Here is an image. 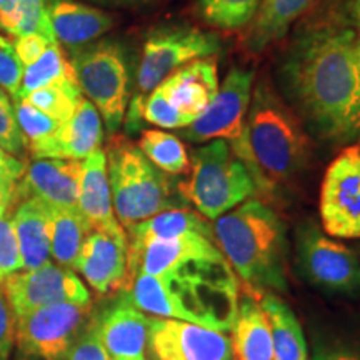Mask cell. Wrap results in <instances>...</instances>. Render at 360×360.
Masks as SVG:
<instances>
[{
	"instance_id": "obj_1",
	"label": "cell",
	"mask_w": 360,
	"mask_h": 360,
	"mask_svg": "<svg viewBox=\"0 0 360 360\" xmlns=\"http://www.w3.org/2000/svg\"><path fill=\"white\" fill-rule=\"evenodd\" d=\"M125 292L154 317L229 332L238 310V282L214 238L202 233L152 240L127 250Z\"/></svg>"
},
{
	"instance_id": "obj_2",
	"label": "cell",
	"mask_w": 360,
	"mask_h": 360,
	"mask_svg": "<svg viewBox=\"0 0 360 360\" xmlns=\"http://www.w3.org/2000/svg\"><path fill=\"white\" fill-rule=\"evenodd\" d=\"M278 80L315 134L334 142L360 137V40L345 22L305 24L283 53Z\"/></svg>"
},
{
	"instance_id": "obj_3",
	"label": "cell",
	"mask_w": 360,
	"mask_h": 360,
	"mask_svg": "<svg viewBox=\"0 0 360 360\" xmlns=\"http://www.w3.org/2000/svg\"><path fill=\"white\" fill-rule=\"evenodd\" d=\"M215 245L250 297L287 290V238L281 217L262 200L242 202L212 225Z\"/></svg>"
},
{
	"instance_id": "obj_4",
	"label": "cell",
	"mask_w": 360,
	"mask_h": 360,
	"mask_svg": "<svg viewBox=\"0 0 360 360\" xmlns=\"http://www.w3.org/2000/svg\"><path fill=\"white\" fill-rule=\"evenodd\" d=\"M245 135L254 164L252 179L260 191L289 182L307 165L310 139L302 120L269 80H260L252 90Z\"/></svg>"
},
{
	"instance_id": "obj_5",
	"label": "cell",
	"mask_w": 360,
	"mask_h": 360,
	"mask_svg": "<svg viewBox=\"0 0 360 360\" xmlns=\"http://www.w3.org/2000/svg\"><path fill=\"white\" fill-rule=\"evenodd\" d=\"M105 159L114 212L124 229L165 210L188 207L179 184L175 187L165 172L127 139H112Z\"/></svg>"
},
{
	"instance_id": "obj_6",
	"label": "cell",
	"mask_w": 360,
	"mask_h": 360,
	"mask_svg": "<svg viewBox=\"0 0 360 360\" xmlns=\"http://www.w3.org/2000/svg\"><path fill=\"white\" fill-rule=\"evenodd\" d=\"M222 44L217 34L191 25H164L152 30L143 42L135 90L125 114L124 125L129 134L142 127L141 109L148 94L167 80L174 72L197 58L214 57Z\"/></svg>"
},
{
	"instance_id": "obj_7",
	"label": "cell",
	"mask_w": 360,
	"mask_h": 360,
	"mask_svg": "<svg viewBox=\"0 0 360 360\" xmlns=\"http://www.w3.org/2000/svg\"><path fill=\"white\" fill-rule=\"evenodd\" d=\"M249 170L232 152L229 142L210 141L191 157V177L179 184L184 200L207 220H215L255 193Z\"/></svg>"
},
{
	"instance_id": "obj_8",
	"label": "cell",
	"mask_w": 360,
	"mask_h": 360,
	"mask_svg": "<svg viewBox=\"0 0 360 360\" xmlns=\"http://www.w3.org/2000/svg\"><path fill=\"white\" fill-rule=\"evenodd\" d=\"M82 96L96 105L110 134L122 127L132 96V70L122 42L98 39L70 56Z\"/></svg>"
},
{
	"instance_id": "obj_9",
	"label": "cell",
	"mask_w": 360,
	"mask_h": 360,
	"mask_svg": "<svg viewBox=\"0 0 360 360\" xmlns=\"http://www.w3.org/2000/svg\"><path fill=\"white\" fill-rule=\"evenodd\" d=\"M92 304H53L15 317V342L22 354L42 360L67 357L87 327Z\"/></svg>"
},
{
	"instance_id": "obj_10",
	"label": "cell",
	"mask_w": 360,
	"mask_h": 360,
	"mask_svg": "<svg viewBox=\"0 0 360 360\" xmlns=\"http://www.w3.org/2000/svg\"><path fill=\"white\" fill-rule=\"evenodd\" d=\"M321 220L330 237L360 238V146H349L330 162L319 200Z\"/></svg>"
},
{
	"instance_id": "obj_11",
	"label": "cell",
	"mask_w": 360,
	"mask_h": 360,
	"mask_svg": "<svg viewBox=\"0 0 360 360\" xmlns=\"http://www.w3.org/2000/svg\"><path fill=\"white\" fill-rule=\"evenodd\" d=\"M252 85H254V70L232 69L219 85L217 94L204 112L187 127L180 129V135L193 143L219 141V139L232 143L244 137Z\"/></svg>"
},
{
	"instance_id": "obj_12",
	"label": "cell",
	"mask_w": 360,
	"mask_h": 360,
	"mask_svg": "<svg viewBox=\"0 0 360 360\" xmlns=\"http://www.w3.org/2000/svg\"><path fill=\"white\" fill-rule=\"evenodd\" d=\"M15 317L53 304H90L85 283L72 269L53 262L34 270H20L0 281Z\"/></svg>"
},
{
	"instance_id": "obj_13",
	"label": "cell",
	"mask_w": 360,
	"mask_h": 360,
	"mask_svg": "<svg viewBox=\"0 0 360 360\" xmlns=\"http://www.w3.org/2000/svg\"><path fill=\"white\" fill-rule=\"evenodd\" d=\"M146 350L148 360H233L225 332L162 317L150 319Z\"/></svg>"
},
{
	"instance_id": "obj_14",
	"label": "cell",
	"mask_w": 360,
	"mask_h": 360,
	"mask_svg": "<svg viewBox=\"0 0 360 360\" xmlns=\"http://www.w3.org/2000/svg\"><path fill=\"white\" fill-rule=\"evenodd\" d=\"M299 259L304 274L315 285L334 292L360 290V260L347 245L332 240L319 231L309 227L300 236Z\"/></svg>"
},
{
	"instance_id": "obj_15",
	"label": "cell",
	"mask_w": 360,
	"mask_h": 360,
	"mask_svg": "<svg viewBox=\"0 0 360 360\" xmlns=\"http://www.w3.org/2000/svg\"><path fill=\"white\" fill-rule=\"evenodd\" d=\"M82 160L34 159L15 184L13 205L24 199H39L49 207L79 210V184Z\"/></svg>"
},
{
	"instance_id": "obj_16",
	"label": "cell",
	"mask_w": 360,
	"mask_h": 360,
	"mask_svg": "<svg viewBox=\"0 0 360 360\" xmlns=\"http://www.w3.org/2000/svg\"><path fill=\"white\" fill-rule=\"evenodd\" d=\"M129 244L125 238L90 231L85 238L74 270L101 295L125 290L129 278Z\"/></svg>"
},
{
	"instance_id": "obj_17",
	"label": "cell",
	"mask_w": 360,
	"mask_h": 360,
	"mask_svg": "<svg viewBox=\"0 0 360 360\" xmlns=\"http://www.w3.org/2000/svg\"><path fill=\"white\" fill-rule=\"evenodd\" d=\"M103 141V122L92 102L80 98L77 109L69 120L58 125L56 134L29 147L34 159L84 160L101 148Z\"/></svg>"
},
{
	"instance_id": "obj_18",
	"label": "cell",
	"mask_w": 360,
	"mask_h": 360,
	"mask_svg": "<svg viewBox=\"0 0 360 360\" xmlns=\"http://www.w3.org/2000/svg\"><path fill=\"white\" fill-rule=\"evenodd\" d=\"M94 322L112 360L146 359L150 317L135 307L127 292Z\"/></svg>"
},
{
	"instance_id": "obj_19",
	"label": "cell",
	"mask_w": 360,
	"mask_h": 360,
	"mask_svg": "<svg viewBox=\"0 0 360 360\" xmlns=\"http://www.w3.org/2000/svg\"><path fill=\"white\" fill-rule=\"evenodd\" d=\"M47 11L53 35L69 56L103 37L115 25L110 13L82 0H49Z\"/></svg>"
},
{
	"instance_id": "obj_20",
	"label": "cell",
	"mask_w": 360,
	"mask_h": 360,
	"mask_svg": "<svg viewBox=\"0 0 360 360\" xmlns=\"http://www.w3.org/2000/svg\"><path fill=\"white\" fill-rule=\"evenodd\" d=\"M79 212L92 231L125 238L127 232L115 217L114 204L107 174L105 152L97 148L82 160V174L79 184Z\"/></svg>"
},
{
	"instance_id": "obj_21",
	"label": "cell",
	"mask_w": 360,
	"mask_h": 360,
	"mask_svg": "<svg viewBox=\"0 0 360 360\" xmlns=\"http://www.w3.org/2000/svg\"><path fill=\"white\" fill-rule=\"evenodd\" d=\"M160 85L180 109L195 120L219 90L220 84L215 56L197 58L191 64L184 65Z\"/></svg>"
},
{
	"instance_id": "obj_22",
	"label": "cell",
	"mask_w": 360,
	"mask_h": 360,
	"mask_svg": "<svg viewBox=\"0 0 360 360\" xmlns=\"http://www.w3.org/2000/svg\"><path fill=\"white\" fill-rule=\"evenodd\" d=\"M13 227L19 240L24 270H34L51 262L49 205L39 199H24L12 210Z\"/></svg>"
},
{
	"instance_id": "obj_23",
	"label": "cell",
	"mask_w": 360,
	"mask_h": 360,
	"mask_svg": "<svg viewBox=\"0 0 360 360\" xmlns=\"http://www.w3.org/2000/svg\"><path fill=\"white\" fill-rule=\"evenodd\" d=\"M233 360H274V345L267 315L254 297L238 302L231 328Z\"/></svg>"
},
{
	"instance_id": "obj_24",
	"label": "cell",
	"mask_w": 360,
	"mask_h": 360,
	"mask_svg": "<svg viewBox=\"0 0 360 360\" xmlns=\"http://www.w3.org/2000/svg\"><path fill=\"white\" fill-rule=\"evenodd\" d=\"M127 232V250L139 249L152 240H164L186 236V233H202L214 238L212 225L209 224L204 215L197 210H191L188 207L184 209H170L165 212L152 215L142 222H137L125 229Z\"/></svg>"
},
{
	"instance_id": "obj_25",
	"label": "cell",
	"mask_w": 360,
	"mask_h": 360,
	"mask_svg": "<svg viewBox=\"0 0 360 360\" xmlns=\"http://www.w3.org/2000/svg\"><path fill=\"white\" fill-rule=\"evenodd\" d=\"M321 0H262L249 34L252 52H262L289 34L290 27Z\"/></svg>"
},
{
	"instance_id": "obj_26",
	"label": "cell",
	"mask_w": 360,
	"mask_h": 360,
	"mask_svg": "<svg viewBox=\"0 0 360 360\" xmlns=\"http://www.w3.org/2000/svg\"><path fill=\"white\" fill-rule=\"evenodd\" d=\"M260 305L269 321L274 360H309L302 327L289 305L270 292L260 297Z\"/></svg>"
},
{
	"instance_id": "obj_27",
	"label": "cell",
	"mask_w": 360,
	"mask_h": 360,
	"mask_svg": "<svg viewBox=\"0 0 360 360\" xmlns=\"http://www.w3.org/2000/svg\"><path fill=\"white\" fill-rule=\"evenodd\" d=\"M92 229L85 222L79 210H67L49 207V237H51V257L58 265L74 270L80 249Z\"/></svg>"
},
{
	"instance_id": "obj_28",
	"label": "cell",
	"mask_w": 360,
	"mask_h": 360,
	"mask_svg": "<svg viewBox=\"0 0 360 360\" xmlns=\"http://www.w3.org/2000/svg\"><path fill=\"white\" fill-rule=\"evenodd\" d=\"M47 7L49 0H0V30L13 39L37 34L57 42Z\"/></svg>"
},
{
	"instance_id": "obj_29",
	"label": "cell",
	"mask_w": 360,
	"mask_h": 360,
	"mask_svg": "<svg viewBox=\"0 0 360 360\" xmlns=\"http://www.w3.org/2000/svg\"><path fill=\"white\" fill-rule=\"evenodd\" d=\"M137 147L157 169L169 175H184L191 170V157L177 135L162 129L143 130Z\"/></svg>"
},
{
	"instance_id": "obj_30",
	"label": "cell",
	"mask_w": 360,
	"mask_h": 360,
	"mask_svg": "<svg viewBox=\"0 0 360 360\" xmlns=\"http://www.w3.org/2000/svg\"><path fill=\"white\" fill-rule=\"evenodd\" d=\"M69 79H75L70 62L64 56V49L58 45V42H53L37 60L24 67L20 89L15 98H24L34 90L64 82Z\"/></svg>"
},
{
	"instance_id": "obj_31",
	"label": "cell",
	"mask_w": 360,
	"mask_h": 360,
	"mask_svg": "<svg viewBox=\"0 0 360 360\" xmlns=\"http://www.w3.org/2000/svg\"><path fill=\"white\" fill-rule=\"evenodd\" d=\"M82 97L84 96L80 92L77 80L69 79L64 80V82L34 90V92H30L24 98H19V101L30 103L35 109L56 119L58 124H64L77 109Z\"/></svg>"
},
{
	"instance_id": "obj_32",
	"label": "cell",
	"mask_w": 360,
	"mask_h": 360,
	"mask_svg": "<svg viewBox=\"0 0 360 360\" xmlns=\"http://www.w3.org/2000/svg\"><path fill=\"white\" fill-rule=\"evenodd\" d=\"M262 0H197L199 15L219 30H238L254 20Z\"/></svg>"
},
{
	"instance_id": "obj_33",
	"label": "cell",
	"mask_w": 360,
	"mask_h": 360,
	"mask_svg": "<svg viewBox=\"0 0 360 360\" xmlns=\"http://www.w3.org/2000/svg\"><path fill=\"white\" fill-rule=\"evenodd\" d=\"M141 120L142 125L150 124L162 130L184 129L193 122L192 117L180 109L177 103L169 97V94L165 92L162 85L152 90L146 101H143L141 109Z\"/></svg>"
},
{
	"instance_id": "obj_34",
	"label": "cell",
	"mask_w": 360,
	"mask_h": 360,
	"mask_svg": "<svg viewBox=\"0 0 360 360\" xmlns=\"http://www.w3.org/2000/svg\"><path fill=\"white\" fill-rule=\"evenodd\" d=\"M12 102L13 107H15L17 122H19L22 134L25 137L27 150H29V147H32L35 143L42 142L56 134L58 125H60L56 119H52V117L35 109L30 103L19 101V98H15Z\"/></svg>"
},
{
	"instance_id": "obj_35",
	"label": "cell",
	"mask_w": 360,
	"mask_h": 360,
	"mask_svg": "<svg viewBox=\"0 0 360 360\" xmlns=\"http://www.w3.org/2000/svg\"><path fill=\"white\" fill-rule=\"evenodd\" d=\"M0 147L8 154L24 160L27 157V142L17 122L15 107L8 94L0 87Z\"/></svg>"
},
{
	"instance_id": "obj_36",
	"label": "cell",
	"mask_w": 360,
	"mask_h": 360,
	"mask_svg": "<svg viewBox=\"0 0 360 360\" xmlns=\"http://www.w3.org/2000/svg\"><path fill=\"white\" fill-rule=\"evenodd\" d=\"M12 210L0 217V281L24 270L19 240H17L15 227H13Z\"/></svg>"
},
{
	"instance_id": "obj_37",
	"label": "cell",
	"mask_w": 360,
	"mask_h": 360,
	"mask_svg": "<svg viewBox=\"0 0 360 360\" xmlns=\"http://www.w3.org/2000/svg\"><path fill=\"white\" fill-rule=\"evenodd\" d=\"M22 74H24V65L17 57L13 44L0 35V87L6 90L12 101L19 94Z\"/></svg>"
},
{
	"instance_id": "obj_38",
	"label": "cell",
	"mask_w": 360,
	"mask_h": 360,
	"mask_svg": "<svg viewBox=\"0 0 360 360\" xmlns=\"http://www.w3.org/2000/svg\"><path fill=\"white\" fill-rule=\"evenodd\" d=\"M67 360H112L109 352L103 347L101 337L97 334L96 322H89L87 327L84 328L82 334L79 339L74 342L69 354H67Z\"/></svg>"
},
{
	"instance_id": "obj_39",
	"label": "cell",
	"mask_w": 360,
	"mask_h": 360,
	"mask_svg": "<svg viewBox=\"0 0 360 360\" xmlns=\"http://www.w3.org/2000/svg\"><path fill=\"white\" fill-rule=\"evenodd\" d=\"M15 344V314L0 287V360H11Z\"/></svg>"
},
{
	"instance_id": "obj_40",
	"label": "cell",
	"mask_w": 360,
	"mask_h": 360,
	"mask_svg": "<svg viewBox=\"0 0 360 360\" xmlns=\"http://www.w3.org/2000/svg\"><path fill=\"white\" fill-rule=\"evenodd\" d=\"M56 42V40H49L44 35H24V37H17L15 42H13V49H15L17 57H19L20 64L27 67L32 62L37 60V58L42 56V53L47 51V47L51 44Z\"/></svg>"
},
{
	"instance_id": "obj_41",
	"label": "cell",
	"mask_w": 360,
	"mask_h": 360,
	"mask_svg": "<svg viewBox=\"0 0 360 360\" xmlns=\"http://www.w3.org/2000/svg\"><path fill=\"white\" fill-rule=\"evenodd\" d=\"M25 164L17 157L8 154L0 147V179L12 180V182H19L22 175H24Z\"/></svg>"
},
{
	"instance_id": "obj_42",
	"label": "cell",
	"mask_w": 360,
	"mask_h": 360,
	"mask_svg": "<svg viewBox=\"0 0 360 360\" xmlns=\"http://www.w3.org/2000/svg\"><path fill=\"white\" fill-rule=\"evenodd\" d=\"M90 6L96 7H109V8H130V7H142L148 4L155 2V0H82Z\"/></svg>"
},
{
	"instance_id": "obj_43",
	"label": "cell",
	"mask_w": 360,
	"mask_h": 360,
	"mask_svg": "<svg viewBox=\"0 0 360 360\" xmlns=\"http://www.w3.org/2000/svg\"><path fill=\"white\" fill-rule=\"evenodd\" d=\"M13 191H15V182L0 179V217L13 209Z\"/></svg>"
},
{
	"instance_id": "obj_44",
	"label": "cell",
	"mask_w": 360,
	"mask_h": 360,
	"mask_svg": "<svg viewBox=\"0 0 360 360\" xmlns=\"http://www.w3.org/2000/svg\"><path fill=\"white\" fill-rule=\"evenodd\" d=\"M347 12L352 29L355 30V34H357V37L360 40V0H349Z\"/></svg>"
},
{
	"instance_id": "obj_45",
	"label": "cell",
	"mask_w": 360,
	"mask_h": 360,
	"mask_svg": "<svg viewBox=\"0 0 360 360\" xmlns=\"http://www.w3.org/2000/svg\"><path fill=\"white\" fill-rule=\"evenodd\" d=\"M314 360H360L357 355L342 352V350H328V352H321L314 357Z\"/></svg>"
},
{
	"instance_id": "obj_46",
	"label": "cell",
	"mask_w": 360,
	"mask_h": 360,
	"mask_svg": "<svg viewBox=\"0 0 360 360\" xmlns=\"http://www.w3.org/2000/svg\"><path fill=\"white\" fill-rule=\"evenodd\" d=\"M139 360H146V359H139Z\"/></svg>"
}]
</instances>
